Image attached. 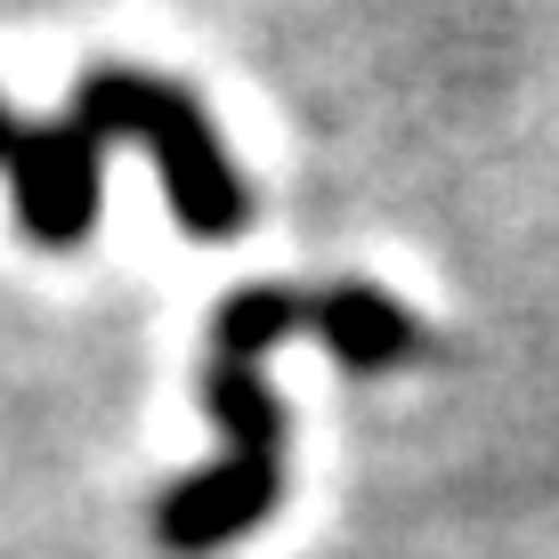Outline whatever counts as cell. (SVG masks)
<instances>
[{
  "label": "cell",
  "mask_w": 559,
  "mask_h": 559,
  "mask_svg": "<svg viewBox=\"0 0 559 559\" xmlns=\"http://www.w3.org/2000/svg\"><path fill=\"white\" fill-rule=\"evenodd\" d=\"M324 317H333V293H293V284H243V293L219 308V324H211V365H203V397H211V421L227 430V454L154 511V535H163L170 559H203V551L236 544V535H252L260 519L276 511L284 414H276V397H267L260 365H267L276 341H293L300 324L324 341Z\"/></svg>",
  "instance_id": "7a4b0ae2"
},
{
  "label": "cell",
  "mask_w": 559,
  "mask_h": 559,
  "mask_svg": "<svg viewBox=\"0 0 559 559\" xmlns=\"http://www.w3.org/2000/svg\"><path fill=\"white\" fill-rule=\"evenodd\" d=\"M114 139H146L154 170H163V195H170V219L187 236H203V243L243 236L252 203H243L236 163L211 139L203 106L146 66H90L82 98H73V114L57 130H25L0 106V170H9V195H16V227L33 243L66 252V243H82L98 227V187H106Z\"/></svg>",
  "instance_id": "6da1fadb"
}]
</instances>
